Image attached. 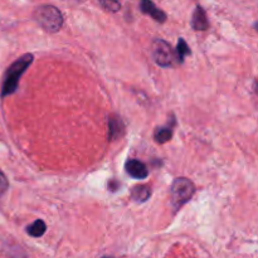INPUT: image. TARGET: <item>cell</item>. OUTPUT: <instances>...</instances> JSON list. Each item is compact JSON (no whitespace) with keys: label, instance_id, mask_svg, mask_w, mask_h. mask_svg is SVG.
Masks as SVG:
<instances>
[{"label":"cell","instance_id":"cell-1","mask_svg":"<svg viewBox=\"0 0 258 258\" xmlns=\"http://www.w3.org/2000/svg\"><path fill=\"white\" fill-rule=\"evenodd\" d=\"M33 62L32 54H24L15 60L12 66L5 72L4 83H3L2 88V97H7V96L12 95L17 91L18 85H19V80L23 76V73L28 70Z\"/></svg>","mask_w":258,"mask_h":258},{"label":"cell","instance_id":"cell-2","mask_svg":"<svg viewBox=\"0 0 258 258\" xmlns=\"http://www.w3.org/2000/svg\"><path fill=\"white\" fill-rule=\"evenodd\" d=\"M33 15L35 22L48 33H57L64 22L60 10L53 5H40Z\"/></svg>","mask_w":258,"mask_h":258},{"label":"cell","instance_id":"cell-3","mask_svg":"<svg viewBox=\"0 0 258 258\" xmlns=\"http://www.w3.org/2000/svg\"><path fill=\"white\" fill-rule=\"evenodd\" d=\"M171 204L174 209L179 211L185 203L190 201L196 193V186L193 181L186 178H176L171 184Z\"/></svg>","mask_w":258,"mask_h":258},{"label":"cell","instance_id":"cell-4","mask_svg":"<svg viewBox=\"0 0 258 258\" xmlns=\"http://www.w3.org/2000/svg\"><path fill=\"white\" fill-rule=\"evenodd\" d=\"M153 55L155 62L161 67H171L178 62L175 50L171 48L170 43L164 39H155L153 44Z\"/></svg>","mask_w":258,"mask_h":258},{"label":"cell","instance_id":"cell-5","mask_svg":"<svg viewBox=\"0 0 258 258\" xmlns=\"http://www.w3.org/2000/svg\"><path fill=\"white\" fill-rule=\"evenodd\" d=\"M140 9L144 14L151 17L158 23H165L166 19H168L165 12L159 9V8L154 4L153 0H140Z\"/></svg>","mask_w":258,"mask_h":258},{"label":"cell","instance_id":"cell-6","mask_svg":"<svg viewBox=\"0 0 258 258\" xmlns=\"http://www.w3.org/2000/svg\"><path fill=\"white\" fill-rule=\"evenodd\" d=\"M126 173L130 176L135 179H145L149 175L148 168L144 163H141L140 160H136V159H130L127 160V163L125 164Z\"/></svg>","mask_w":258,"mask_h":258},{"label":"cell","instance_id":"cell-7","mask_svg":"<svg viewBox=\"0 0 258 258\" xmlns=\"http://www.w3.org/2000/svg\"><path fill=\"white\" fill-rule=\"evenodd\" d=\"M191 27L196 30H207L209 28L208 18H207L206 10L201 7L197 5L194 9L193 18H191Z\"/></svg>","mask_w":258,"mask_h":258},{"label":"cell","instance_id":"cell-8","mask_svg":"<svg viewBox=\"0 0 258 258\" xmlns=\"http://www.w3.org/2000/svg\"><path fill=\"white\" fill-rule=\"evenodd\" d=\"M125 134V125L118 116H111L108 118V138L110 140L120 139Z\"/></svg>","mask_w":258,"mask_h":258},{"label":"cell","instance_id":"cell-9","mask_svg":"<svg viewBox=\"0 0 258 258\" xmlns=\"http://www.w3.org/2000/svg\"><path fill=\"white\" fill-rule=\"evenodd\" d=\"M173 138V128L170 126H160L154 133V139L158 144H165Z\"/></svg>","mask_w":258,"mask_h":258},{"label":"cell","instance_id":"cell-10","mask_svg":"<svg viewBox=\"0 0 258 258\" xmlns=\"http://www.w3.org/2000/svg\"><path fill=\"white\" fill-rule=\"evenodd\" d=\"M131 196L133 198L135 199L136 202H146L151 196V189L150 186L148 185H138V186H134L133 190H131Z\"/></svg>","mask_w":258,"mask_h":258},{"label":"cell","instance_id":"cell-11","mask_svg":"<svg viewBox=\"0 0 258 258\" xmlns=\"http://www.w3.org/2000/svg\"><path fill=\"white\" fill-rule=\"evenodd\" d=\"M25 231H27V233L29 234L30 237H35V238H38V237H42L43 234L45 233V231H47V226H45V223L42 221V219H37V221L33 222L30 226H28Z\"/></svg>","mask_w":258,"mask_h":258},{"label":"cell","instance_id":"cell-12","mask_svg":"<svg viewBox=\"0 0 258 258\" xmlns=\"http://www.w3.org/2000/svg\"><path fill=\"white\" fill-rule=\"evenodd\" d=\"M176 59H178L179 63H181L184 60V58L188 54H190V48H189L188 43L180 38L178 42V45H176Z\"/></svg>","mask_w":258,"mask_h":258},{"label":"cell","instance_id":"cell-13","mask_svg":"<svg viewBox=\"0 0 258 258\" xmlns=\"http://www.w3.org/2000/svg\"><path fill=\"white\" fill-rule=\"evenodd\" d=\"M98 3L110 13H116L121 9V0H98Z\"/></svg>","mask_w":258,"mask_h":258},{"label":"cell","instance_id":"cell-14","mask_svg":"<svg viewBox=\"0 0 258 258\" xmlns=\"http://www.w3.org/2000/svg\"><path fill=\"white\" fill-rule=\"evenodd\" d=\"M8 186H9V183H8L7 176H5L4 173L0 170V196H2L3 193H5V191H7Z\"/></svg>","mask_w":258,"mask_h":258},{"label":"cell","instance_id":"cell-15","mask_svg":"<svg viewBox=\"0 0 258 258\" xmlns=\"http://www.w3.org/2000/svg\"><path fill=\"white\" fill-rule=\"evenodd\" d=\"M103 258H112V257H103Z\"/></svg>","mask_w":258,"mask_h":258}]
</instances>
